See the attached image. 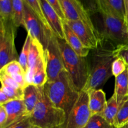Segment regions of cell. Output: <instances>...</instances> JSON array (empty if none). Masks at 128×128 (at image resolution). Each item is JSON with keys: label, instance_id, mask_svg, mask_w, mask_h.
<instances>
[{"label": "cell", "instance_id": "cell-22", "mask_svg": "<svg viewBox=\"0 0 128 128\" xmlns=\"http://www.w3.org/2000/svg\"><path fill=\"white\" fill-rule=\"evenodd\" d=\"M127 123H128V98L120 106L115 119L114 126L116 128L124 127Z\"/></svg>", "mask_w": 128, "mask_h": 128}, {"label": "cell", "instance_id": "cell-25", "mask_svg": "<svg viewBox=\"0 0 128 128\" xmlns=\"http://www.w3.org/2000/svg\"><path fill=\"white\" fill-rule=\"evenodd\" d=\"M31 40H32V38H31V36L28 34L26 41L24 44V46L22 47V51H21V54L19 57L18 60L19 62L23 68L24 71L26 72V74L28 71V57L29 54H30V47H31Z\"/></svg>", "mask_w": 128, "mask_h": 128}, {"label": "cell", "instance_id": "cell-12", "mask_svg": "<svg viewBox=\"0 0 128 128\" xmlns=\"http://www.w3.org/2000/svg\"><path fill=\"white\" fill-rule=\"evenodd\" d=\"M42 12L51 31L56 37L65 40L63 22L46 0H40Z\"/></svg>", "mask_w": 128, "mask_h": 128}, {"label": "cell", "instance_id": "cell-32", "mask_svg": "<svg viewBox=\"0 0 128 128\" xmlns=\"http://www.w3.org/2000/svg\"><path fill=\"white\" fill-rule=\"evenodd\" d=\"M34 126H33L30 121V116H28L21 119L7 128H34Z\"/></svg>", "mask_w": 128, "mask_h": 128}, {"label": "cell", "instance_id": "cell-9", "mask_svg": "<svg viewBox=\"0 0 128 128\" xmlns=\"http://www.w3.org/2000/svg\"><path fill=\"white\" fill-rule=\"evenodd\" d=\"M91 116L89 108V94L81 91L77 101L68 116L63 128H84Z\"/></svg>", "mask_w": 128, "mask_h": 128}, {"label": "cell", "instance_id": "cell-6", "mask_svg": "<svg viewBox=\"0 0 128 128\" xmlns=\"http://www.w3.org/2000/svg\"><path fill=\"white\" fill-rule=\"evenodd\" d=\"M16 28L12 21H0V70L19 60L15 46Z\"/></svg>", "mask_w": 128, "mask_h": 128}, {"label": "cell", "instance_id": "cell-10", "mask_svg": "<svg viewBox=\"0 0 128 128\" xmlns=\"http://www.w3.org/2000/svg\"><path fill=\"white\" fill-rule=\"evenodd\" d=\"M72 30L84 47L90 50L98 48L103 44L104 41L101 32L95 31L81 21L64 20Z\"/></svg>", "mask_w": 128, "mask_h": 128}, {"label": "cell", "instance_id": "cell-35", "mask_svg": "<svg viewBox=\"0 0 128 128\" xmlns=\"http://www.w3.org/2000/svg\"><path fill=\"white\" fill-rule=\"evenodd\" d=\"M8 115L3 106H0V128H3L7 121Z\"/></svg>", "mask_w": 128, "mask_h": 128}, {"label": "cell", "instance_id": "cell-26", "mask_svg": "<svg viewBox=\"0 0 128 128\" xmlns=\"http://www.w3.org/2000/svg\"><path fill=\"white\" fill-rule=\"evenodd\" d=\"M23 1L24 2H25L28 5L29 7L34 12L35 14L40 18V20L42 21V23L46 26V27L51 31V29H50V26H49L48 24L46 21V18H45L43 12H42L40 0H23Z\"/></svg>", "mask_w": 128, "mask_h": 128}, {"label": "cell", "instance_id": "cell-28", "mask_svg": "<svg viewBox=\"0 0 128 128\" xmlns=\"http://www.w3.org/2000/svg\"><path fill=\"white\" fill-rule=\"evenodd\" d=\"M11 100H23L24 90L10 87L1 84V88Z\"/></svg>", "mask_w": 128, "mask_h": 128}, {"label": "cell", "instance_id": "cell-11", "mask_svg": "<svg viewBox=\"0 0 128 128\" xmlns=\"http://www.w3.org/2000/svg\"><path fill=\"white\" fill-rule=\"evenodd\" d=\"M65 19L70 21H81L95 31L90 15L80 0H59Z\"/></svg>", "mask_w": 128, "mask_h": 128}, {"label": "cell", "instance_id": "cell-24", "mask_svg": "<svg viewBox=\"0 0 128 128\" xmlns=\"http://www.w3.org/2000/svg\"><path fill=\"white\" fill-rule=\"evenodd\" d=\"M0 72H4L11 78L20 74L26 75V72L18 61H14L7 64L0 70Z\"/></svg>", "mask_w": 128, "mask_h": 128}, {"label": "cell", "instance_id": "cell-37", "mask_svg": "<svg viewBox=\"0 0 128 128\" xmlns=\"http://www.w3.org/2000/svg\"><path fill=\"white\" fill-rule=\"evenodd\" d=\"M124 4H125V8H128V0H124Z\"/></svg>", "mask_w": 128, "mask_h": 128}, {"label": "cell", "instance_id": "cell-16", "mask_svg": "<svg viewBox=\"0 0 128 128\" xmlns=\"http://www.w3.org/2000/svg\"><path fill=\"white\" fill-rule=\"evenodd\" d=\"M62 22H63L65 40L66 42L77 54L81 57L87 58V56L90 54L91 50L84 47L79 38L69 27L68 25L64 21H62Z\"/></svg>", "mask_w": 128, "mask_h": 128}, {"label": "cell", "instance_id": "cell-13", "mask_svg": "<svg viewBox=\"0 0 128 128\" xmlns=\"http://www.w3.org/2000/svg\"><path fill=\"white\" fill-rule=\"evenodd\" d=\"M43 57H44V50L43 46L38 40L32 38L28 57V71L26 74V81L28 84H32L35 69L39 61Z\"/></svg>", "mask_w": 128, "mask_h": 128}, {"label": "cell", "instance_id": "cell-17", "mask_svg": "<svg viewBox=\"0 0 128 128\" xmlns=\"http://www.w3.org/2000/svg\"><path fill=\"white\" fill-rule=\"evenodd\" d=\"M128 68L123 73L116 78L114 96L119 106L128 98Z\"/></svg>", "mask_w": 128, "mask_h": 128}, {"label": "cell", "instance_id": "cell-36", "mask_svg": "<svg viewBox=\"0 0 128 128\" xmlns=\"http://www.w3.org/2000/svg\"><path fill=\"white\" fill-rule=\"evenodd\" d=\"M11 101L12 100L7 96V94L2 90H0V106H2Z\"/></svg>", "mask_w": 128, "mask_h": 128}, {"label": "cell", "instance_id": "cell-30", "mask_svg": "<svg viewBox=\"0 0 128 128\" xmlns=\"http://www.w3.org/2000/svg\"><path fill=\"white\" fill-rule=\"evenodd\" d=\"M128 68V66L122 58L119 56L112 63V75L115 78L118 77L123 73Z\"/></svg>", "mask_w": 128, "mask_h": 128}, {"label": "cell", "instance_id": "cell-19", "mask_svg": "<svg viewBox=\"0 0 128 128\" xmlns=\"http://www.w3.org/2000/svg\"><path fill=\"white\" fill-rule=\"evenodd\" d=\"M48 82V75L46 71V64L45 57L42 58L39 61L32 78V84L38 88H42Z\"/></svg>", "mask_w": 128, "mask_h": 128}, {"label": "cell", "instance_id": "cell-1", "mask_svg": "<svg viewBox=\"0 0 128 128\" xmlns=\"http://www.w3.org/2000/svg\"><path fill=\"white\" fill-rule=\"evenodd\" d=\"M102 44L96 50H91L88 58L90 76L82 91L88 92L99 90L113 76L112 63L119 57L118 49L113 45L105 47Z\"/></svg>", "mask_w": 128, "mask_h": 128}, {"label": "cell", "instance_id": "cell-33", "mask_svg": "<svg viewBox=\"0 0 128 128\" xmlns=\"http://www.w3.org/2000/svg\"><path fill=\"white\" fill-rule=\"evenodd\" d=\"M46 1H47L52 6V8L56 11V12H57L58 14L60 16V17L61 18V20H62V21L66 20V19H65L64 14L63 12H62L61 6H60L59 0H46Z\"/></svg>", "mask_w": 128, "mask_h": 128}, {"label": "cell", "instance_id": "cell-18", "mask_svg": "<svg viewBox=\"0 0 128 128\" xmlns=\"http://www.w3.org/2000/svg\"><path fill=\"white\" fill-rule=\"evenodd\" d=\"M39 88L34 84H28L24 89L23 102L28 115L33 112L39 100Z\"/></svg>", "mask_w": 128, "mask_h": 128}, {"label": "cell", "instance_id": "cell-4", "mask_svg": "<svg viewBox=\"0 0 128 128\" xmlns=\"http://www.w3.org/2000/svg\"><path fill=\"white\" fill-rule=\"evenodd\" d=\"M44 88H39L38 102L30 116V121L33 126L40 128H63L67 120L66 113L52 104Z\"/></svg>", "mask_w": 128, "mask_h": 128}, {"label": "cell", "instance_id": "cell-38", "mask_svg": "<svg viewBox=\"0 0 128 128\" xmlns=\"http://www.w3.org/2000/svg\"><path fill=\"white\" fill-rule=\"evenodd\" d=\"M124 128H128V123L126 124L125 125V126H124Z\"/></svg>", "mask_w": 128, "mask_h": 128}, {"label": "cell", "instance_id": "cell-23", "mask_svg": "<svg viewBox=\"0 0 128 128\" xmlns=\"http://www.w3.org/2000/svg\"><path fill=\"white\" fill-rule=\"evenodd\" d=\"M12 0H0V21H12Z\"/></svg>", "mask_w": 128, "mask_h": 128}, {"label": "cell", "instance_id": "cell-29", "mask_svg": "<svg viewBox=\"0 0 128 128\" xmlns=\"http://www.w3.org/2000/svg\"><path fill=\"white\" fill-rule=\"evenodd\" d=\"M105 1L121 18L126 21V8H125L124 0H105Z\"/></svg>", "mask_w": 128, "mask_h": 128}, {"label": "cell", "instance_id": "cell-3", "mask_svg": "<svg viewBox=\"0 0 128 128\" xmlns=\"http://www.w3.org/2000/svg\"><path fill=\"white\" fill-rule=\"evenodd\" d=\"M44 90L52 104L63 110L67 118L80 94L66 70L62 71L55 81L47 82Z\"/></svg>", "mask_w": 128, "mask_h": 128}, {"label": "cell", "instance_id": "cell-5", "mask_svg": "<svg viewBox=\"0 0 128 128\" xmlns=\"http://www.w3.org/2000/svg\"><path fill=\"white\" fill-rule=\"evenodd\" d=\"M58 41L65 70L70 75L76 90L81 92L83 90L90 76L88 59L77 54L65 40L58 38Z\"/></svg>", "mask_w": 128, "mask_h": 128}, {"label": "cell", "instance_id": "cell-7", "mask_svg": "<svg viewBox=\"0 0 128 128\" xmlns=\"http://www.w3.org/2000/svg\"><path fill=\"white\" fill-rule=\"evenodd\" d=\"M24 26L28 34L32 38L38 40L43 46L44 50L47 48L51 38L54 34L46 27L34 12L24 2Z\"/></svg>", "mask_w": 128, "mask_h": 128}, {"label": "cell", "instance_id": "cell-21", "mask_svg": "<svg viewBox=\"0 0 128 128\" xmlns=\"http://www.w3.org/2000/svg\"><path fill=\"white\" fill-rule=\"evenodd\" d=\"M119 106L114 96L112 95V97L107 102V105L104 111L101 116H102L110 124L114 126L115 119L118 112Z\"/></svg>", "mask_w": 128, "mask_h": 128}, {"label": "cell", "instance_id": "cell-39", "mask_svg": "<svg viewBox=\"0 0 128 128\" xmlns=\"http://www.w3.org/2000/svg\"><path fill=\"white\" fill-rule=\"evenodd\" d=\"M34 128H40L38 127V126H34Z\"/></svg>", "mask_w": 128, "mask_h": 128}, {"label": "cell", "instance_id": "cell-27", "mask_svg": "<svg viewBox=\"0 0 128 128\" xmlns=\"http://www.w3.org/2000/svg\"><path fill=\"white\" fill-rule=\"evenodd\" d=\"M84 128H114L101 115H92Z\"/></svg>", "mask_w": 128, "mask_h": 128}, {"label": "cell", "instance_id": "cell-14", "mask_svg": "<svg viewBox=\"0 0 128 128\" xmlns=\"http://www.w3.org/2000/svg\"><path fill=\"white\" fill-rule=\"evenodd\" d=\"M2 106L6 110L8 115L7 121L3 128H7L21 119L30 116L27 113L22 100H12Z\"/></svg>", "mask_w": 128, "mask_h": 128}, {"label": "cell", "instance_id": "cell-2", "mask_svg": "<svg viewBox=\"0 0 128 128\" xmlns=\"http://www.w3.org/2000/svg\"><path fill=\"white\" fill-rule=\"evenodd\" d=\"M98 9L102 17L103 30L101 36L104 42L113 46L128 44V25L105 0H96Z\"/></svg>", "mask_w": 128, "mask_h": 128}, {"label": "cell", "instance_id": "cell-41", "mask_svg": "<svg viewBox=\"0 0 128 128\" xmlns=\"http://www.w3.org/2000/svg\"></svg>", "mask_w": 128, "mask_h": 128}, {"label": "cell", "instance_id": "cell-34", "mask_svg": "<svg viewBox=\"0 0 128 128\" xmlns=\"http://www.w3.org/2000/svg\"><path fill=\"white\" fill-rule=\"evenodd\" d=\"M119 51V56L122 58L126 61L128 66V44L122 46H118Z\"/></svg>", "mask_w": 128, "mask_h": 128}, {"label": "cell", "instance_id": "cell-15", "mask_svg": "<svg viewBox=\"0 0 128 128\" xmlns=\"http://www.w3.org/2000/svg\"><path fill=\"white\" fill-rule=\"evenodd\" d=\"M88 94L89 108L91 115H101L107 105L106 94L100 89L91 90Z\"/></svg>", "mask_w": 128, "mask_h": 128}, {"label": "cell", "instance_id": "cell-20", "mask_svg": "<svg viewBox=\"0 0 128 128\" xmlns=\"http://www.w3.org/2000/svg\"><path fill=\"white\" fill-rule=\"evenodd\" d=\"M12 21L16 28L24 26V8L23 0H12Z\"/></svg>", "mask_w": 128, "mask_h": 128}, {"label": "cell", "instance_id": "cell-31", "mask_svg": "<svg viewBox=\"0 0 128 128\" xmlns=\"http://www.w3.org/2000/svg\"><path fill=\"white\" fill-rule=\"evenodd\" d=\"M0 80H1V84H5L6 86L14 88L22 89L11 76H8L4 72H0Z\"/></svg>", "mask_w": 128, "mask_h": 128}, {"label": "cell", "instance_id": "cell-8", "mask_svg": "<svg viewBox=\"0 0 128 128\" xmlns=\"http://www.w3.org/2000/svg\"><path fill=\"white\" fill-rule=\"evenodd\" d=\"M48 82L54 81L64 71L65 67L57 37L53 35L44 50Z\"/></svg>", "mask_w": 128, "mask_h": 128}, {"label": "cell", "instance_id": "cell-40", "mask_svg": "<svg viewBox=\"0 0 128 128\" xmlns=\"http://www.w3.org/2000/svg\"><path fill=\"white\" fill-rule=\"evenodd\" d=\"M114 128H124V127H121V128H116L114 126Z\"/></svg>", "mask_w": 128, "mask_h": 128}]
</instances>
